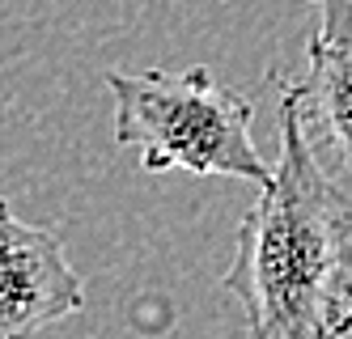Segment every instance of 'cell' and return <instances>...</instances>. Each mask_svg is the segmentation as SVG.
Here are the masks:
<instances>
[{
  "instance_id": "obj_1",
  "label": "cell",
  "mask_w": 352,
  "mask_h": 339,
  "mask_svg": "<svg viewBox=\"0 0 352 339\" xmlns=\"http://www.w3.org/2000/svg\"><path fill=\"white\" fill-rule=\"evenodd\" d=\"M221 289L250 339L352 335V191L318 162L301 115L280 98V162L238 225Z\"/></svg>"
},
{
  "instance_id": "obj_4",
  "label": "cell",
  "mask_w": 352,
  "mask_h": 339,
  "mask_svg": "<svg viewBox=\"0 0 352 339\" xmlns=\"http://www.w3.org/2000/svg\"><path fill=\"white\" fill-rule=\"evenodd\" d=\"M318 30L306 43V72L280 85L318 162L352 191V0H310Z\"/></svg>"
},
{
  "instance_id": "obj_2",
  "label": "cell",
  "mask_w": 352,
  "mask_h": 339,
  "mask_svg": "<svg viewBox=\"0 0 352 339\" xmlns=\"http://www.w3.org/2000/svg\"><path fill=\"white\" fill-rule=\"evenodd\" d=\"M107 85L115 98V140L140 153V170L221 174L267 187L272 170L250 140L255 107L208 68L107 72Z\"/></svg>"
},
{
  "instance_id": "obj_3",
  "label": "cell",
  "mask_w": 352,
  "mask_h": 339,
  "mask_svg": "<svg viewBox=\"0 0 352 339\" xmlns=\"http://www.w3.org/2000/svg\"><path fill=\"white\" fill-rule=\"evenodd\" d=\"M85 305V284L72 272L56 229L21 221L0 199V339H34Z\"/></svg>"
}]
</instances>
